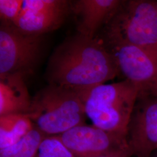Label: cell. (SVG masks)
Masks as SVG:
<instances>
[{"instance_id": "cell-19", "label": "cell", "mask_w": 157, "mask_h": 157, "mask_svg": "<svg viewBox=\"0 0 157 157\" xmlns=\"http://www.w3.org/2000/svg\"><path fill=\"white\" fill-rule=\"evenodd\" d=\"M155 4H156V7L157 8V1H155Z\"/></svg>"}, {"instance_id": "cell-18", "label": "cell", "mask_w": 157, "mask_h": 157, "mask_svg": "<svg viewBox=\"0 0 157 157\" xmlns=\"http://www.w3.org/2000/svg\"><path fill=\"white\" fill-rule=\"evenodd\" d=\"M151 157H157V152H156L153 156H151Z\"/></svg>"}, {"instance_id": "cell-10", "label": "cell", "mask_w": 157, "mask_h": 157, "mask_svg": "<svg viewBox=\"0 0 157 157\" xmlns=\"http://www.w3.org/2000/svg\"><path fill=\"white\" fill-rule=\"evenodd\" d=\"M122 1L78 0L72 1L71 11L77 21L78 33L90 38L105 26Z\"/></svg>"}, {"instance_id": "cell-16", "label": "cell", "mask_w": 157, "mask_h": 157, "mask_svg": "<svg viewBox=\"0 0 157 157\" xmlns=\"http://www.w3.org/2000/svg\"><path fill=\"white\" fill-rule=\"evenodd\" d=\"M133 155L129 146L119 149L104 155L98 157H130Z\"/></svg>"}, {"instance_id": "cell-4", "label": "cell", "mask_w": 157, "mask_h": 157, "mask_svg": "<svg viewBox=\"0 0 157 157\" xmlns=\"http://www.w3.org/2000/svg\"><path fill=\"white\" fill-rule=\"evenodd\" d=\"M104 45H132L157 50L155 1H122L104 26Z\"/></svg>"}, {"instance_id": "cell-3", "label": "cell", "mask_w": 157, "mask_h": 157, "mask_svg": "<svg viewBox=\"0 0 157 157\" xmlns=\"http://www.w3.org/2000/svg\"><path fill=\"white\" fill-rule=\"evenodd\" d=\"M28 115L47 136L61 135L87 118L80 91L51 84L32 97Z\"/></svg>"}, {"instance_id": "cell-15", "label": "cell", "mask_w": 157, "mask_h": 157, "mask_svg": "<svg viewBox=\"0 0 157 157\" xmlns=\"http://www.w3.org/2000/svg\"><path fill=\"white\" fill-rule=\"evenodd\" d=\"M23 1L0 0L1 22L14 23L22 9Z\"/></svg>"}, {"instance_id": "cell-9", "label": "cell", "mask_w": 157, "mask_h": 157, "mask_svg": "<svg viewBox=\"0 0 157 157\" xmlns=\"http://www.w3.org/2000/svg\"><path fill=\"white\" fill-rule=\"evenodd\" d=\"M117 62L119 72L126 79L146 91L157 78V50L132 45L107 48Z\"/></svg>"}, {"instance_id": "cell-13", "label": "cell", "mask_w": 157, "mask_h": 157, "mask_svg": "<svg viewBox=\"0 0 157 157\" xmlns=\"http://www.w3.org/2000/svg\"><path fill=\"white\" fill-rule=\"evenodd\" d=\"M46 136L34 125L21 140L0 149V157H35L40 143Z\"/></svg>"}, {"instance_id": "cell-5", "label": "cell", "mask_w": 157, "mask_h": 157, "mask_svg": "<svg viewBox=\"0 0 157 157\" xmlns=\"http://www.w3.org/2000/svg\"><path fill=\"white\" fill-rule=\"evenodd\" d=\"M43 37L25 33L13 23L1 22L0 75L32 73L39 61Z\"/></svg>"}, {"instance_id": "cell-11", "label": "cell", "mask_w": 157, "mask_h": 157, "mask_svg": "<svg viewBox=\"0 0 157 157\" xmlns=\"http://www.w3.org/2000/svg\"><path fill=\"white\" fill-rule=\"evenodd\" d=\"M26 76L21 72L0 75V116L28 114L32 98L25 81Z\"/></svg>"}, {"instance_id": "cell-7", "label": "cell", "mask_w": 157, "mask_h": 157, "mask_svg": "<svg viewBox=\"0 0 157 157\" xmlns=\"http://www.w3.org/2000/svg\"><path fill=\"white\" fill-rule=\"evenodd\" d=\"M76 157H98L129 146L127 136L82 124L58 135Z\"/></svg>"}, {"instance_id": "cell-8", "label": "cell", "mask_w": 157, "mask_h": 157, "mask_svg": "<svg viewBox=\"0 0 157 157\" xmlns=\"http://www.w3.org/2000/svg\"><path fill=\"white\" fill-rule=\"evenodd\" d=\"M72 1L26 0L14 25L25 33L44 36L59 28L71 11Z\"/></svg>"}, {"instance_id": "cell-12", "label": "cell", "mask_w": 157, "mask_h": 157, "mask_svg": "<svg viewBox=\"0 0 157 157\" xmlns=\"http://www.w3.org/2000/svg\"><path fill=\"white\" fill-rule=\"evenodd\" d=\"M34 126L25 114L0 116V149L11 146L28 133Z\"/></svg>"}, {"instance_id": "cell-6", "label": "cell", "mask_w": 157, "mask_h": 157, "mask_svg": "<svg viewBox=\"0 0 157 157\" xmlns=\"http://www.w3.org/2000/svg\"><path fill=\"white\" fill-rule=\"evenodd\" d=\"M128 143L136 157H151L157 149V98L139 93L130 120Z\"/></svg>"}, {"instance_id": "cell-2", "label": "cell", "mask_w": 157, "mask_h": 157, "mask_svg": "<svg viewBox=\"0 0 157 157\" xmlns=\"http://www.w3.org/2000/svg\"><path fill=\"white\" fill-rule=\"evenodd\" d=\"M140 88L128 79L98 85L80 92L85 112L93 125L127 136Z\"/></svg>"}, {"instance_id": "cell-17", "label": "cell", "mask_w": 157, "mask_h": 157, "mask_svg": "<svg viewBox=\"0 0 157 157\" xmlns=\"http://www.w3.org/2000/svg\"><path fill=\"white\" fill-rule=\"evenodd\" d=\"M143 92L146 93L155 98H157V78L152 84L150 85V86L146 91Z\"/></svg>"}, {"instance_id": "cell-1", "label": "cell", "mask_w": 157, "mask_h": 157, "mask_svg": "<svg viewBox=\"0 0 157 157\" xmlns=\"http://www.w3.org/2000/svg\"><path fill=\"white\" fill-rule=\"evenodd\" d=\"M119 72L114 56L101 40L77 33L53 52L46 78L49 84L82 92L105 84Z\"/></svg>"}, {"instance_id": "cell-14", "label": "cell", "mask_w": 157, "mask_h": 157, "mask_svg": "<svg viewBox=\"0 0 157 157\" xmlns=\"http://www.w3.org/2000/svg\"><path fill=\"white\" fill-rule=\"evenodd\" d=\"M35 157H76L62 143L58 135L47 136Z\"/></svg>"}]
</instances>
